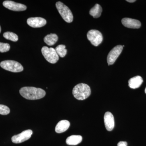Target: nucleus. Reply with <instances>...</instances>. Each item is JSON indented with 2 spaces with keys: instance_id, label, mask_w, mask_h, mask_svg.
I'll return each instance as SVG.
<instances>
[{
  "instance_id": "obj_24",
  "label": "nucleus",
  "mask_w": 146,
  "mask_h": 146,
  "mask_svg": "<svg viewBox=\"0 0 146 146\" xmlns=\"http://www.w3.org/2000/svg\"><path fill=\"white\" fill-rule=\"evenodd\" d=\"M1 26H0V33H1Z\"/></svg>"
},
{
  "instance_id": "obj_15",
  "label": "nucleus",
  "mask_w": 146,
  "mask_h": 146,
  "mask_svg": "<svg viewBox=\"0 0 146 146\" xmlns=\"http://www.w3.org/2000/svg\"><path fill=\"white\" fill-rule=\"evenodd\" d=\"M82 140V136L80 135H72L67 138L66 143L69 145H76L80 143Z\"/></svg>"
},
{
  "instance_id": "obj_19",
  "label": "nucleus",
  "mask_w": 146,
  "mask_h": 146,
  "mask_svg": "<svg viewBox=\"0 0 146 146\" xmlns=\"http://www.w3.org/2000/svg\"><path fill=\"white\" fill-rule=\"evenodd\" d=\"M3 36L5 39L13 41V42H17L18 39V35L15 33H13V32H6L4 33L3 35Z\"/></svg>"
},
{
  "instance_id": "obj_8",
  "label": "nucleus",
  "mask_w": 146,
  "mask_h": 146,
  "mask_svg": "<svg viewBox=\"0 0 146 146\" xmlns=\"http://www.w3.org/2000/svg\"><path fill=\"white\" fill-rule=\"evenodd\" d=\"M32 134V130L27 129L21 133L13 136L11 138V141L14 143H21L29 139Z\"/></svg>"
},
{
  "instance_id": "obj_3",
  "label": "nucleus",
  "mask_w": 146,
  "mask_h": 146,
  "mask_svg": "<svg viewBox=\"0 0 146 146\" xmlns=\"http://www.w3.org/2000/svg\"><path fill=\"white\" fill-rule=\"evenodd\" d=\"M56 6L60 16L63 20L68 23H71L73 21L72 13L67 6L61 2L58 1L56 3Z\"/></svg>"
},
{
  "instance_id": "obj_18",
  "label": "nucleus",
  "mask_w": 146,
  "mask_h": 146,
  "mask_svg": "<svg viewBox=\"0 0 146 146\" xmlns=\"http://www.w3.org/2000/svg\"><path fill=\"white\" fill-rule=\"evenodd\" d=\"M65 47L66 46L64 45H58L56 47L55 50L58 55L60 57L62 58L65 57L67 54V50L65 49Z\"/></svg>"
},
{
  "instance_id": "obj_7",
  "label": "nucleus",
  "mask_w": 146,
  "mask_h": 146,
  "mask_svg": "<svg viewBox=\"0 0 146 146\" xmlns=\"http://www.w3.org/2000/svg\"><path fill=\"white\" fill-rule=\"evenodd\" d=\"M123 49L122 46L118 45L114 47L110 52L107 56V60L108 65H113L119 56L121 54Z\"/></svg>"
},
{
  "instance_id": "obj_14",
  "label": "nucleus",
  "mask_w": 146,
  "mask_h": 146,
  "mask_svg": "<svg viewBox=\"0 0 146 146\" xmlns=\"http://www.w3.org/2000/svg\"><path fill=\"white\" fill-rule=\"evenodd\" d=\"M143 79L140 76H136L129 80V86L131 89H135L139 88L143 82Z\"/></svg>"
},
{
  "instance_id": "obj_10",
  "label": "nucleus",
  "mask_w": 146,
  "mask_h": 146,
  "mask_svg": "<svg viewBox=\"0 0 146 146\" xmlns=\"http://www.w3.org/2000/svg\"><path fill=\"white\" fill-rule=\"evenodd\" d=\"M27 23L29 26L33 28H40L44 26L46 21L41 17L30 18L27 20Z\"/></svg>"
},
{
  "instance_id": "obj_16",
  "label": "nucleus",
  "mask_w": 146,
  "mask_h": 146,
  "mask_svg": "<svg viewBox=\"0 0 146 146\" xmlns=\"http://www.w3.org/2000/svg\"><path fill=\"white\" fill-rule=\"evenodd\" d=\"M102 9L100 5L96 4L93 8L91 9L89 13L94 18H98L101 15Z\"/></svg>"
},
{
  "instance_id": "obj_1",
  "label": "nucleus",
  "mask_w": 146,
  "mask_h": 146,
  "mask_svg": "<svg viewBox=\"0 0 146 146\" xmlns=\"http://www.w3.org/2000/svg\"><path fill=\"white\" fill-rule=\"evenodd\" d=\"M20 94L25 98L29 100H39L46 96L44 90L41 88L25 86L21 88Z\"/></svg>"
},
{
  "instance_id": "obj_11",
  "label": "nucleus",
  "mask_w": 146,
  "mask_h": 146,
  "mask_svg": "<svg viewBox=\"0 0 146 146\" xmlns=\"http://www.w3.org/2000/svg\"><path fill=\"white\" fill-rule=\"evenodd\" d=\"M104 122L107 130L111 131L113 130L115 127V120L114 116L111 112H106L104 116Z\"/></svg>"
},
{
  "instance_id": "obj_4",
  "label": "nucleus",
  "mask_w": 146,
  "mask_h": 146,
  "mask_svg": "<svg viewBox=\"0 0 146 146\" xmlns=\"http://www.w3.org/2000/svg\"><path fill=\"white\" fill-rule=\"evenodd\" d=\"M0 66L3 69L13 72H20L24 70L23 67L18 62L13 60H6L0 63Z\"/></svg>"
},
{
  "instance_id": "obj_6",
  "label": "nucleus",
  "mask_w": 146,
  "mask_h": 146,
  "mask_svg": "<svg viewBox=\"0 0 146 146\" xmlns=\"http://www.w3.org/2000/svg\"><path fill=\"white\" fill-rule=\"evenodd\" d=\"M87 39L92 45L98 46L103 41L102 35L100 32L96 30H91L87 34Z\"/></svg>"
},
{
  "instance_id": "obj_20",
  "label": "nucleus",
  "mask_w": 146,
  "mask_h": 146,
  "mask_svg": "<svg viewBox=\"0 0 146 146\" xmlns=\"http://www.w3.org/2000/svg\"><path fill=\"white\" fill-rule=\"evenodd\" d=\"M10 110L9 108L4 105L0 104V114L5 115L10 113Z\"/></svg>"
},
{
  "instance_id": "obj_21",
  "label": "nucleus",
  "mask_w": 146,
  "mask_h": 146,
  "mask_svg": "<svg viewBox=\"0 0 146 146\" xmlns=\"http://www.w3.org/2000/svg\"><path fill=\"white\" fill-rule=\"evenodd\" d=\"M10 48V46L9 44L0 42V52H7L9 50Z\"/></svg>"
},
{
  "instance_id": "obj_2",
  "label": "nucleus",
  "mask_w": 146,
  "mask_h": 146,
  "mask_svg": "<svg viewBox=\"0 0 146 146\" xmlns=\"http://www.w3.org/2000/svg\"><path fill=\"white\" fill-rule=\"evenodd\" d=\"M73 96L79 100H83L89 98L91 90L89 85L84 83H80L74 86L73 89Z\"/></svg>"
},
{
  "instance_id": "obj_13",
  "label": "nucleus",
  "mask_w": 146,
  "mask_h": 146,
  "mask_svg": "<svg viewBox=\"0 0 146 146\" xmlns=\"http://www.w3.org/2000/svg\"><path fill=\"white\" fill-rule=\"evenodd\" d=\"M70 122L68 120H63L60 121L55 127L56 132L61 133L66 131L70 126Z\"/></svg>"
},
{
  "instance_id": "obj_22",
  "label": "nucleus",
  "mask_w": 146,
  "mask_h": 146,
  "mask_svg": "<svg viewBox=\"0 0 146 146\" xmlns=\"http://www.w3.org/2000/svg\"><path fill=\"white\" fill-rule=\"evenodd\" d=\"M127 143L125 141H120L117 144V146H127Z\"/></svg>"
},
{
  "instance_id": "obj_17",
  "label": "nucleus",
  "mask_w": 146,
  "mask_h": 146,
  "mask_svg": "<svg viewBox=\"0 0 146 146\" xmlns=\"http://www.w3.org/2000/svg\"><path fill=\"white\" fill-rule=\"evenodd\" d=\"M58 36L56 34L48 35L44 38V41L47 45L51 46L54 45L57 42Z\"/></svg>"
},
{
  "instance_id": "obj_5",
  "label": "nucleus",
  "mask_w": 146,
  "mask_h": 146,
  "mask_svg": "<svg viewBox=\"0 0 146 146\" xmlns=\"http://www.w3.org/2000/svg\"><path fill=\"white\" fill-rule=\"evenodd\" d=\"M42 52L45 59L50 63L54 64L59 59L58 55L54 48L44 46L42 47Z\"/></svg>"
},
{
  "instance_id": "obj_12",
  "label": "nucleus",
  "mask_w": 146,
  "mask_h": 146,
  "mask_svg": "<svg viewBox=\"0 0 146 146\" xmlns=\"http://www.w3.org/2000/svg\"><path fill=\"white\" fill-rule=\"evenodd\" d=\"M124 26L131 29H139L141 27V23L138 20L130 18H124L121 21Z\"/></svg>"
},
{
  "instance_id": "obj_9",
  "label": "nucleus",
  "mask_w": 146,
  "mask_h": 146,
  "mask_svg": "<svg viewBox=\"0 0 146 146\" xmlns=\"http://www.w3.org/2000/svg\"><path fill=\"white\" fill-rule=\"evenodd\" d=\"M3 5L9 10L13 11H23L27 9L26 6L11 1H5L3 2Z\"/></svg>"
},
{
  "instance_id": "obj_25",
  "label": "nucleus",
  "mask_w": 146,
  "mask_h": 146,
  "mask_svg": "<svg viewBox=\"0 0 146 146\" xmlns=\"http://www.w3.org/2000/svg\"><path fill=\"white\" fill-rule=\"evenodd\" d=\"M145 93L146 94V88L145 89Z\"/></svg>"
},
{
  "instance_id": "obj_23",
  "label": "nucleus",
  "mask_w": 146,
  "mask_h": 146,
  "mask_svg": "<svg viewBox=\"0 0 146 146\" xmlns=\"http://www.w3.org/2000/svg\"><path fill=\"white\" fill-rule=\"evenodd\" d=\"M126 1L128 2L129 3H133L134 2L136 1L135 0H127V1Z\"/></svg>"
}]
</instances>
